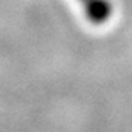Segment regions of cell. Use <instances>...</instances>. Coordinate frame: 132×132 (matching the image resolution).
Instances as JSON below:
<instances>
[{
  "mask_svg": "<svg viewBox=\"0 0 132 132\" xmlns=\"http://www.w3.org/2000/svg\"><path fill=\"white\" fill-rule=\"evenodd\" d=\"M86 18L93 24H104L111 18L114 7L110 0H79Z\"/></svg>",
  "mask_w": 132,
  "mask_h": 132,
  "instance_id": "6da1fadb",
  "label": "cell"
}]
</instances>
